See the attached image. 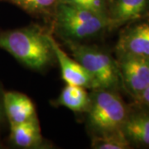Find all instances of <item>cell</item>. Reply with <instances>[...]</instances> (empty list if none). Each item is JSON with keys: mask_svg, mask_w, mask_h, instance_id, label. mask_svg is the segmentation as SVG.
Returning a JSON list of instances; mask_svg holds the SVG:
<instances>
[{"mask_svg": "<svg viewBox=\"0 0 149 149\" xmlns=\"http://www.w3.org/2000/svg\"><path fill=\"white\" fill-rule=\"evenodd\" d=\"M133 100L136 104L149 108V87H148L142 94H140Z\"/></svg>", "mask_w": 149, "mask_h": 149, "instance_id": "obj_16", "label": "cell"}, {"mask_svg": "<svg viewBox=\"0 0 149 149\" xmlns=\"http://www.w3.org/2000/svg\"><path fill=\"white\" fill-rule=\"evenodd\" d=\"M27 13L53 16L59 0H7Z\"/></svg>", "mask_w": 149, "mask_h": 149, "instance_id": "obj_14", "label": "cell"}, {"mask_svg": "<svg viewBox=\"0 0 149 149\" xmlns=\"http://www.w3.org/2000/svg\"><path fill=\"white\" fill-rule=\"evenodd\" d=\"M137 104L130 108L122 132L131 146L149 148V108Z\"/></svg>", "mask_w": 149, "mask_h": 149, "instance_id": "obj_9", "label": "cell"}, {"mask_svg": "<svg viewBox=\"0 0 149 149\" xmlns=\"http://www.w3.org/2000/svg\"><path fill=\"white\" fill-rule=\"evenodd\" d=\"M91 101L90 93L82 86L67 85L56 100V105L64 106L74 112L86 113Z\"/></svg>", "mask_w": 149, "mask_h": 149, "instance_id": "obj_12", "label": "cell"}, {"mask_svg": "<svg viewBox=\"0 0 149 149\" xmlns=\"http://www.w3.org/2000/svg\"><path fill=\"white\" fill-rule=\"evenodd\" d=\"M51 37L37 25L0 31V48L22 64L41 70L55 59Z\"/></svg>", "mask_w": 149, "mask_h": 149, "instance_id": "obj_1", "label": "cell"}, {"mask_svg": "<svg viewBox=\"0 0 149 149\" xmlns=\"http://www.w3.org/2000/svg\"><path fill=\"white\" fill-rule=\"evenodd\" d=\"M71 56L91 74L98 89L117 90L121 85L116 61L103 50L81 44L79 42L65 41Z\"/></svg>", "mask_w": 149, "mask_h": 149, "instance_id": "obj_4", "label": "cell"}, {"mask_svg": "<svg viewBox=\"0 0 149 149\" xmlns=\"http://www.w3.org/2000/svg\"><path fill=\"white\" fill-rule=\"evenodd\" d=\"M10 141L21 148H42L43 138L37 118L22 123L10 124Z\"/></svg>", "mask_w": 149, "mask_h": 149, "instance_id": "obj_11", "label": "cell"}, {"mask_svg": "<svg viewBox=\"0 0 149 149\" xmlns=\"http://www.w3.org/2000/svg\"><path fill=\"white\" fill-rule=\"evenodd\" d=\"M3 107L6 119L10 124L22 123L37 117L34 104L28 96L22 93L4 92Z\"/></svg>", "mask_w": 149, "mask_h": 149, "instance_id": "obj_10", "label": "cell"}, {"mask_svg": "<svg viewBox=\"0 0 149 149\" xmlns=\"http://www.w3.org/2000/svg\"><path fill=\"white\" fill-rule=\"evenodd\" d=\"M109 2H110V0H109Z\"/></svg>", "mask_w": 149, "mask_h": 149, "instance_id": "obj_19", "label": "cell"}, {"mask_svg": "<svg viewBox=\"0 0 149 149\" xmlns=\"http://www.w3.org/2000/svg\"><path fill=\"white\" fill-rule=\"evenodd\" d=\"M3 148V145H2V143H0V148Z\"/></svg>", "mask_w": 149, "mask_h": 149, "instance_id": "obj_18", "label": "cell"}, {"mask_svg": "<svg viewBox=\"0 0 149 149\" xmlns=\"http://www.w3.org/2000/svg\"><path fill=\"white\" fill-rule=\"evenodd\" d=\"M145 19H149V0H110L108 11L109 30Z\"/></svg>", "mask_w": 149, "mask_h": 149, "instance_id": "obj_7", "label": "cell"}, {"mask_svg": "<svg viewBox=\"0 0 149 149\" xmlns=\"http://www.w3.org/2000/svg\"><path fill=\"white\" fill-rule=\"evenodd\" d=\"M54 28L64 41L79 42L108 29V19L94 11L59 2L53 14Z\"/></svg>", "mask_w": 149, "mask_h": 149, "instance_id": "obj_2", "label": "cell"}, {"mask_svg": "<svg viewBox=\"0 0 149 149\" xmlns=\"http://www.w3.org/2000/svg\"><path fill=\"white\" fill-rule=\"evenodd\" d=\"M91 148L95 149H128L132 146L121 131L95 134L91 141Z\"/></svg>", "mask_w": 149, "mask_h": 149, "instance_id": "obj_13", "label": "cell"}, {"mask_svg": "<svg viewBox=\"0 0 149 149\" xmlns=\"http://www.w3.org/2000/svg\"><path fill=\"white\" fill-rule=\"evenodd\" d=\"M91 101L86 111L89 128L94 134L121 131L129 107L115 90L95 89L90 93Z\"/></svg>", "mask_w": 149, "mask_h": 149, "instance_id": "obj_3", "label": "cell"}, {"mask_svg": "<svg viewBox=\"0 0 149 149\" xmlns=\"http://www.w3.org/2000/svg\"><path fill=\"white\" fill-rule=\"evenodd\" d=\"M115 46L116 55H130L149 59V20L128 24Z\"/></svg>", "mask_w": 149, "mask_h": 149, "instance_id": "obj_6", "label": "cell"}, {"mask_svg": "<svg viewBox=\"0 0 149 149\" xmlns=\"http://www.w3.org/2000/svg\"><path fill=\"white\" fill-rule=\"evenodd\" d=\"M3 95H4V91L0 85V124L4 122L6 119L4 107H3Z\"/></svg>", "mask_w": 149, "mask_h": 149, "instance_id": "obj_17", "label": "cell"}, {"mask_svg": "<svg viewBox=\"0 0 149 149\" xmlns=\"http://www.w3.org/2000/svg\"><path fill=\"white\" fill-rule=\"evenodd\" d=\"M51 42L55 58L56 59L61 68L62 80L67 85H78L91 90L98 89V86L91 74L75 59L70 57L65 52L52 35L51 37Z\"/></svg>", "mask_w": 149, "mask_h": 149, "instance_id": "obj_8", "label": "cell"}, {"mask_svg": "<svg viewBox=\"0 0 149 149\" xmlns=\"http://www.w3.org/2000/svg\"><path fill=\"white\" fill-rule=\"evenodd\" d=\"M121 85L133 99L149 87V59L130 55H116Z\"/></svg>", "mask_w": 149, "mask_h": 149, "instance_id": "obj_5", "label": "cell"}, {"mask_svg": "<svg viewBox=\"0 0 149 149\" xmlns=\"http://www.w3.org/2000/svg\"><path fill=\"white\" fill-rule=\"evenodd\" d=\"M59 2L90 9L105 17L108 19L109 0H59Z\"/></svg>", "mask_w": 149, "mask_h": 149, "instance_id": "obj_15", "label": "cell"}]
</instances>
